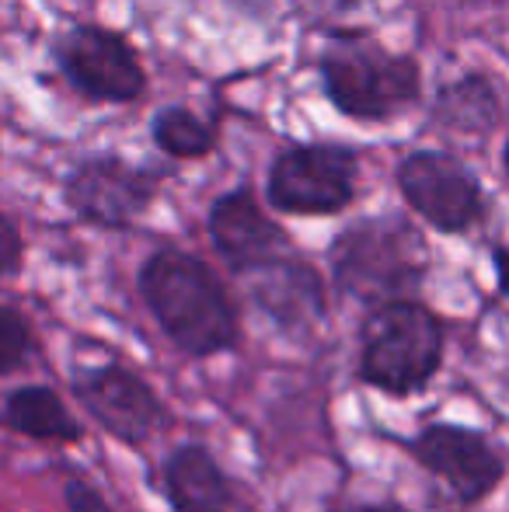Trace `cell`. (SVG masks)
<instances>
[{"label":"cell","mask_w":509,"mask_h":512,"mask_svg":"<svg viewBox=\"0 0 509 512\" xmlns=\"http://www.w3.org/2000/svg\"><path fill=\"white\" fill-rule=\"evenodd\" d=\"M140 293L182 352L210 356L234 342L238 314L210 265L185 251H157L140 269Z\"/></svg>","instance_id":"1"},{"label":"cell","mask_w":509,"mask_h":512,"mask_svg":"<svg viewBox=\"0 0 509 512\" xmlns=\"http://www.w3.org/2000/svg\"><path fill=\"white\" fill-rule=\"evenodd\" d=\"M332 272L342 293L367 304H398L422 283L426 244L405 220H363L332 244Z\"/></svg>","instance_id":"2"},{"label":"cell","mask_w":509,"mask_h":512,"mask_svg":"<svg viewBox=\"0 0 509 512\" xmlns=\"http://www.w3.org/2000/svg\"><path fill=\"white\" fill-rule=\"evenodd\" d=\"M321 81L342 115L387 119L419 98V63L391 56L381 42L360 32H342L321 53Z\"/></svg>","instance_id":"3"},{"label":"cell","mask_w":509,"mask_h":512,"mask_svg":"<svg viewBox=\"0 0 509 512\" xmlns=\"http://www.w3.org/2000/svg\"><path fill=\"white\" fill-rule=\"evenodd\" d=\"M443 363V324L415 300L384 304L363 324L360 377L394 398L433 380Z\"/></svg>","instance_id":"4"},{"label":"cell","mask_w":509,"mask_h":512,"mask_svg":"<svg viewBox=\"0 0 509 512\" xmlns=\"http://www.w3.org/2000/svg\"><path fill=\"white\" fill-rule=\"evenodd\" d=\"M356 196V157L342 147H290L269 171V199L283 213H339Z\"/></svg>","instance_id":"5"},{"label":"cell","mask_w":509,"mask_h":512,"mask_svg":"<svg viewBox=\"0 0 509 512\" xmlns=\"http://www.w3.org/2000/svg\"><path fill=\"white\" fill-rule=\"evenodd\" d=\"M67 81L91 102H133L143 91V67L119 32L81 25L56 42Z\"/></svg>","instance_id":"6"},{"label":"cell","mask_w":509,"mask_h":512,"mask_svg":"<svg viewBox=\"0 0 509 512\" xmlns=\"http://www.w3.org/2000/svg\"><path fill=\"white\" fill-rule=\"evenodd\" d=\"M412 457L429 474H436L447 485V492L464 506L482 502L506 474L503 453L482 432H471L464 425H429L412 439Z\"/></svg>","instance_id":"7"},{"label":"cell","mask_w":509,"mask_h":512,"mask_svg":"<svg viewBox=\"0 0 509 512\" xmlns=\"http://www.w3.org/2000/svg\"><path fill=\"white\" fill-rule=\"evenodd\" d=\"M398 185L408 206L447 234L471 227L482 213L478 178L457 157L440 154V150H419V154L405 157L398 168Z\"/></svg>","instance_id":"8"},{"label":"cell","mask_w":509,"mask_h":512,"mask_svg":"<svg viewBox=\"0 0 509 512\" xmlns=\"http://www.w3.org/2000/svg\"><path fill=\"white\" fill-rule=\"evenodd\" d=\"M74 391L84 408L123 443H143L164 425L168 411L157 394L119 366H91L74 377Z\"/></svg>","instance_id":"9"},{"label":"cell","mask_w":509,"mask_h":512,"mask_svg":"<svg viewBox=\"0 0 509 512\" xmlns=\"http://www.w3.org/2000/svg\"><path fill=\"white\" fill-rule=\"evenodd\" d=\"M150 196L154 178L140 168H129L119 157L84 161L67 182L70 209L98 227H126L147 209Z\"/></svg>","instance_id":"10"},{"label":"cell","mask_w":509,"mask_h":512,"mask_svg":"<svg viewBox=\"0 0 509 512\" xmlns=\"http://www.w3.org/2000/svg\"><path fill=\"white\" fill-rule=\"evenodd\" d=\"M210 237L227 265L238 272H255L279 262L286 248V234L262 213L252 189H238L213 203Z\"/></svg>","instance_id":"11"},{"label":"cell","mask_w":509,"mask_h":512,"mask_svg":"<svg viewBox=\"0 0 509 512\" xmlns=\"http://www.w3.org/2000/svg\"><path fill=\"white\" fill-rule=\"evenodd\" d=\"M252 297L283 328H311L325 314V290L311 265L279 258L252 272Z\"/></svg>","instance_id":"12"},{"label":"cell","mask_w":509,"mask_h":512,"mask_svg":"<svg viewBox=\"0 0 509 512\" xmlns=\"http://www.w3.org/2000/svg\"><path fill=\"white\" fill-rule=\"evenodd\" d=\"M164 492L175 512H224L231 506V485L206 446H178L164 464Z\"/></svg>","instance_id":"13"},{"label":"cell","mask_w":509,"mask_h":512,"mask_svg":"<svg viewBox=\"0 0 509 512\" xmlns=\"http://www.w3.org/2000/svg\"><path fill=\"white\" fill-rule=\"evenodd\" d=\"M7 429L32 439H81V425L49 387H18L4 401Z\"/></svg>","instance_id":"14"},{"label":"cell","mask_w":509,"mask_h":512,"mask_svg":"<svg viewBox=\"0 0 509 512\" xmlns=\"http://www.w3.org/2000/svg\"><path fill=\"white\" fill-rule=\"evenodd\" d=\"M436 122L457 133H492L499 126V98L485 77H464L436 98Z\"/></svg>","instance_id":"15"},{"label":"cell","mask_w":509,"mask_h":512,"mask_svg":"<svg viewBox=\"0 0 509 512\" xmlns=\"http://www.w3.org/2000/svg\"><path fill=\"white\" fill-rule=\"evenodd\" d=\"M154 143L171 157H203L213 150V129L185 108H164L154 119Z\"/></svg>","instance_id":"16"},{"label":"cell","mask_w":509,"mask_h":512,"mask_svg":"<svg viewBox=\"0 0 509 512\" xmlns=\"http://www.w3.org/2000/svg\"><path fill=\"white\" fill-rule=\"evenodd\" d=\"M28 356V328L11 304L0 310V373H14Z\"/></svg>","instance_id":"17"},{"label":"cell","mask_w":509,"mask_h":512,"mask_svg":"<svg viewBox=\"0 0 509 512\" xmlns=\"http://www.w3.org/2000/svg\"><path fill=\"white\" fill-rule=\"evenodd\" d=\"M67 506L70 512H112L102 495L91 485H84V481H70L67 485Z\"/></svg>","instance_id":"18"},{"label":"cell","mask_w":509,"mask_h":512,"mask_svg":"<svg viewBox=\"0 0 509 512\" xmlns=\"http://www.w3.org/2000/svg\"><path fill=\"white\" fill-rule=\"evenodd\" d=\"M18 255H21L18 227H14V220H4V272L7 276L18 272Z\"/></svg>","instance_id":"19"},{"label":"cell","mask_w":509,"mask_h":512,"mask_svg":"<svg viewBox=\"0 0 509 512\" xmlns=\"http://www.w3.org/2000/svg\"><path fill=\"white\" fill-rule=\"evenodd\" d=\"M300 7H304L307 14H342V11H349V7L356 4V0H297Z\"/></svg>","instance_id":"20"},{"label":"cell","mask_w":509,"mask_h":512,"mask_svg":"<svg viewBox=\"0 0 509 512\" xmlns=\"http://www.w3.org/2000/svg\"><path fill=\"white\" fill-rule=\"evenodd\" d=\"M496 276H499V290L509 297V248L496 251Z\"/></svg>","instance_id":"21"},{"label":"cell","mask_w":509,"mask_h":512,"mask_svg":"<svg viewBox=\"0 0 509 512\" xmlns=\"http://www.w3.org/2000/svg\"><path fill=\"white\" fill-rule=\"evenodd\" d=\"M353 512H405V509L394 506V502H381V506H356Z\"/></svg>","instance_id":"22"},{"label":"cell","mask_w":509,"mask_h":512,"mask_svg":"<svg viewBox=\"0 0 509 512\" xmlns=\"http://www.w3.org/2000/svg\"><path fill=\"white\" fill-rule=\"evenodd\" d=\"M506 168H509V143H506Z\"/></svg>","instance_id":"23"}]
</instances>
